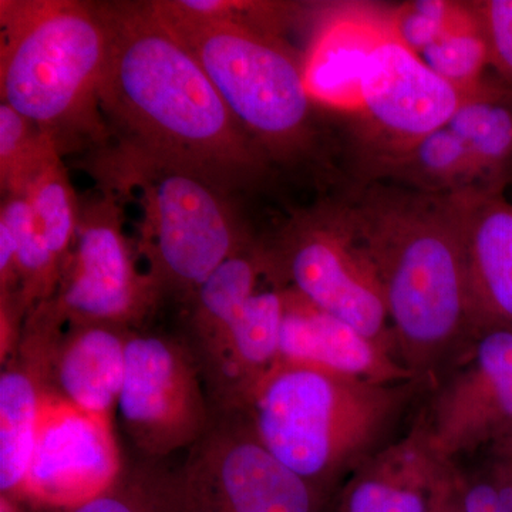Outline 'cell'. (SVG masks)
<instances>
[{
    "label": "cell",
    "mask_w": 512,
    "mask_h": 512,
    "mask_svg": "<svg viewBox=\"0 0 512 512\" xmlns=\"http://www.w3.org/2000/svg\"><path fill=\"white\" fill-rule=\"evenodd\" d=\"M107 35L100 110L119 147L229 192L268 165L195 57L151 2L96 3Z\"/></svg>",
    "instance_id": "cell-1"
},
{
    "label": "cell",
    "mask_w": 512,
    "mask_h": 512,
    "mask_svg": "<svg viewBox=\"0 0 512 512\" xmlns=\"http://www.w3.org/2000/svg\"><path fill=\"white\" fill-rule=\"evenodd\" d=\"M343 208L382 282L400 362L429 375L478 336L460 195L370 185Z\"/></svg>",
    "instance_id": "cell-2"
},
{
    "label": "cell",
    "mask_w": 512,
    "mask_h": 512,
    "mask_svg": "<svg viewBox=\"0 0 512 512\" xmlns=\"http://www.w3.org/2000/svg\"><path fill=\"white\" fill-rule=\"evenodd\" d=\"M106 52L96 3L0 2L2 103L52 138L62 156L109 136L99 101Z\"/></svg>",
    "instance_id": "cell-3"
},
{
    "label": "cell",
    "mask_w": 512,
    "mask_h": 512,
    "mask_svg": "<svg viewBox=\"0 0 512 512\" xmlns=\"http://www.w3.org/2000/svg\"><path fill=\"white\" fill-rule=\"evenodd\" d=\"M151 6L268 161L302 156L311 144L316 101L306 84L305 62L279 37L271 19L195 12L180 0Z\"/></svg>",
    "instance_id": "cell-4"
},
{
    "label": "cell",
    "mask_w": 512,
    "mask_h": 512,
    "mask_svg": "<svg viewBox=\"0 0 512 512\" xmlns=\"http://www.w3.org/2000/svg\"><path fill=\"white\" fill-rule=\"evenodd\" d=\"M413 383L367 382L278 359L235 409L274 456L311 484L362 460L402 410Z\"/></svg>",
    "instance_id": "cell-5"
},
{
    "label": "cell",
    "mask_w": 512,
    "mask_h": 512,
    "mask_svg": "<svg viewBox=\"0 0 512 512\" xmlns=\"http://www.w3.org/2000/svg\"><path fill=\"white\" fill-rule=\"evenodd\" d=\"M96 164L106 190L136 198L140 249L158 293L192 298L231 256L247 249L228 192L183 168L117 147Z\"/></svg>",
    "instance_id": "cell-6"
},
{
    "label": "cell",
    "mask_w": 512,
    "mask_h": 512,
    "mask_svg": "<svg viewBox=\"0 0 512 512\" xmlns=\"http://www.w3.org/2000/svg\"><path fill=\"white\" fill-rule=\"evenodd\" d=\"M264 258L265 272L281 276L288 289L393 352L382 282L343 204L293 221Z\"/></svg>",
    "instance_id": "cell-7"
},
{
    "label": "cell",
    "mask_w": 512,
    "mask_h": 512,
    "mask_svg": "<svg viewBox=\"0 0 512 512\" xmlns=\"http://www.w3.org/2000/svg\"><path fill=\"white\" fill-rule=\"evenodd\" d=\"M464 99L400 39L390 15L373 12L343 110L365 117L387 156L446 126Z\"/></svg>",
    "instance_id": "cell-8"
},
{
    "label": "cell",
    "mask_w": 512,
    "mask_h": 512,
    "mask_svg": "<svg viewBox=\"0 0 512 512\" xmlns=\"http://www.w3.org/2000/svg\"><path fill=\"white\" fill-rule=\"evenodd\" d=\"M157 296L150 276L138 271L116 195L107 191L80 205L76 239L59 285L42 303L47 312L60 322L128 328L146 316Z\"/></svg>",
    "instance_id": "cell-9"
},
{
    "label": "cell",
    "mask_w": 512,
    "mask_h": 512,
    "mask_svg": "<svg viewBox=\"0 0 512 512\" xmlns=\"http://www.w3.org/2000/svg\"><path fill=\"white\" fill-rule=\"evenodd\" d=\"M117 409L144 456L161 458L194 446L211 416L192 350L165 336L131 332Z\"/></svg>",
    "instance_id": "cell-10"
},
{
    "label": "cell",
    "mask_w": 512,
    "mask_h": 512,
    "mask_svg": "<svg viewBox=\"0 0 512 512\" xmlns=\"http://www.w3.org/2000/svg\"><path fill=\"white\" fill-rule=\"evenodd\" d=\"M185 466L198 498H215L225 512H312L311 484L264 446L237 409L210 421Z\"/></svg>",
    "instance_id": "cell-11"
},
{
    "label": "cell",
    "mask_w": 512,
    "mask_h": 512,
    "mask_svg": "<svg viewBox=\"0 0 512 512\" xmlns=\"http://www.w3.org/2000/svg\"><path fill=\"white\" fill-rule=\"evenodd\" d=\"M130 333L106 323L60 322L36 306L26 315L13 352L30 367L43 392L111 419L123 386Z\"/></svg>",
    "instance_id": "cell-12"
},
{
    "label": "cell",
    "mask_w": 512,
    "mask_h": 512,
    "mask_svg": "<svg viewBox=\"0 0 512 512\" xmlns=\"http://www.w3.org/2000/svg\"><path fill=\"white\" fill-rule=\"evenodd\" d=\"M121 473L111 419L43 392L22 494L39 503L74 508L103 494Z\"/></svg>",
    "instance_id": "cell-13"
},
{
    "label": "cell",
    "mask_w": 512,
    "mask_h": 512,
    "mask_svg": "<svg viewBox=\"0 0 512 512\" xmlns=\"http://www.w3.org/2000/svg\"><path fill=\"white\" fill-rule=\"evenodd\" d=\"M474 342L423 427L430 450L446 464L512 431V326L481 330Z\"/></svg>",
    "instance_id": "cell-14"
},
{
    "label": "cell",
    "mask_w": 512,
    "mask_h": 512,
    "mask_svg": "<svg viewBox=\"0 0 512 512\" xmlns=\"http://www.w3.org/2000/svg\"><path fill=\"white\" fill-rule=\"evenodd\" d=\"M284 292L279 359L373 383H406L417 379L392 353L353 326L315 308L292 289L286 288Z\"/></svg>",
    "instance_id": "cell-15"
},
{
    "label": "cell",
    "mask_w": 512,
    "mask_h": 512,
    "mask_svg": "<svg viewBox=\"0 0 512 512\" xmlns=\"http://www.w3.org/2000/svg\"><path fill=\"white\" fill-rule=\"evenodd\" d=\"M468 288L478 333L512 326V205L497 191L460 195Z\"/></svg>",
    "instance_id": "cell-16"
},
{
    "label": "cell",
    "mask_w": 512,
    "mask_h": 512,
    "mask_svg": "<svg viewBox=\"0 0 512 512\" xmlns=\"http://www.w3.org/2000/svg\"><path fill=\"white\" fill-rule=\"evenodd\" d=\"M366 466L350 487L346 512H431L450 464L434 456L421 427Z\"/></svg>",
    "instance_id": "cell-17"
},
{
    "label": "cell",
    "mask_w": 512,
    "mask_h": 512,
    "mask_svg": "<svg viewBox=\"0 0 512 512\" xmlns=\"http://www.w3.org/2000/svg\"><path fill=\"white\" fill-rule=\"evenodd\" d=\"M43 389L16 352L3 360L0 375V488L22 493L35 451Z\"/></svg>",
    "instance_id": "cell-18"
},
{
    "label": "cell",
    "mask_w": 512,
    "mask_h": 512,
    "mask_svg": "<svg viewBox=\"0 0 512 512\" xmlns=\"http://www.w3.org/2000/svg\"><path fill=\"white\" fill-rule=\"evenodd\" d=\"M380 165L404 187L429 194L493 191L485 184L466 144L447 124L399 153L384 157Z\"/></svg>",
    "instance_id": "cell-19"
},
{
    "label": "cell",
    "mask_w": 512,
    "mask_h": 512,
    "mask_svg": "<svg viewBox=\"0 0 512 512\" xmlns=\"http://www.w3.org/2000/svg\"><path fill=\"white\" fill-rule=\"evenodd\" d=\"M262 272L264 254L247 248L218 266L192 295V333L197 343L192 353L200 365L220 345L229 326L256 293Z\"/></svg>",
    "instance_id": "cell-20"
},
{
    "label": "cell",
    "mask_w": 512,
    "mask_h": 512,
    "mask_svg": "<svg viewBox=\"0 0 512 512\" xmlns=\"http://www.w3.org/2000/svg\"><path fill=\"white\" fill-rule=\"evenodd\" d=\"M447 126L466 144L487 187L497 191L512 164V89L484 84L463 100Z\"/></svg>",
    "instance_id": "cell-21"
},
{
    "label": "cell",
    "mask_w": 512,
    "mask_h": 512,
    "mask_svg": "<svg viewBox=\"0 0 512 512\" xmlns=\"http://www.w3.org/2000/svg\"><path fill=\"white\" fill-rule=\"evenodd\" d=\"M0 222H5L15 237L18 301L28 315L55 295L63 265L40 232L28 198H3Z\"/></svg>",
    "instance_id": "cell-22"
},
{
    "label": "cell",
    "mask_w": 512,
    "mask_h": 512,
    "mask_svg": "<svg viewBox=\"0 0 512 512\" xmlns=\"http://www.w3.org/2000/svg\"><path fill=\"white\" fill-rule=\"evenodd\" d=\"M26 198L47 245L64 265L76 239L80 204L59 151L40 168L29 185Z\"/></svg>",
    "instance_id": "cell-23"
},
{
    "label": "cell",
    "mask_w": 512,
    "mask_h": 512,
    "mask_svg": "<svg viewBox=\"0 0 512 512\" xmlns=\"http://www.w3.org/2000/svg\"><path fill=\"white\" fill-rule=\"evenodd\" d=\"M468 8L466 18L448 29L420 55L434 73L464 97L484 86L483 74L490 66L487 43L471 3Z\"/></svg>",
    "instance_id": "cell-24"
},
{
    "label": "cell",
    "mask_w": 512,
    "mask_h": 512,
    "mask_svg": "<svg viewBox=\"0 0 512 512\" xmlns=\"http://www.w3.org/2000/svg\"><path fill=\"white\" fill-rule=\"evenodd\" d=\"M57 150L52 138L0 104V187L2 197H26L33 178Z\"/></svg>",
    "instance_id": "cell-25"
},
{
    "label": "cell",
    "mask_w": 512,
    "mask_h": 512,
    "mask_svg": "<svg viewBox=\"0 0 512 512\" xmlns=\"http://www.w3.org/2000/svg\"><path fill=\"white\" fill-rule=\"evenodd\" d=\"M147 464L133 473L120 474L110 488L70 512H156L183 481L174 474Z\"/></svg>",
    "instance_id": "cell-26"
},
{
    "label": "cell",
    "mask_w": 512,
    "mask_h": 512,
    "mask_svg": "<svg viewBox=\"0 0 512 512\" xmlns=\"http://www.w3.org/2000/svg\"><path fill=\"white\" fill-rule=\"evenodd\" d=\"M468 10L467 3L416 0L394 10L390 18L400 39L420 56L431 43L466 18Z\"/></svg>",
    "instance_id": "cell-27"
},
{
    "label": "cell",
    "mask_w": 512,
    "mask_h": 512,
    "mask_svg": "<svg viewBox=\"0 0 512 512\" xmlns=\"http://www.w3.org/2000/svg\"><path fill=\"white\" fill-rule=\"evenodd\" d=\"M471 8L487 43L491 66L512 86V0L471 3Z\"/></svg>",
    "instance_id": "cell-28"
},
{
    "label": "cell",
    "mask_w": 512,
    "mask_h": 512,
    "mask_svg": "<svg viewBox=\"0 0 512 512\" xmlns=\"http://www.w3.org/2000/svg\"><path fill=\"white\" fill-rule=\"evenodd\" d=\"M446 473H447V471H446ZM436 494H437V491H436ZM431 512H439V510H437V505H436V495H434L433 508H431ZM447 512H450V511H447ZM453 512H457V511H453ZM458 512H463V510H461V508H460V511H458Z\"/></svg>",
    "instance_id": "cell-29"
}]
</instances>
